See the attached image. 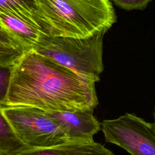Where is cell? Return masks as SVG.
<instances>
[{
    "instance_id": "6da1fadb",
    "label": "cell",
    "mask_w": 155,
    "mask_h": 155,
    "mask_svg": "<svg viewBox=\"0 0 155 155\" xmlns=\"http://www.w3.org/2000/svg\"><path fill=\"white\" fill-rule=\"evenodd\" d=\"M95 82L31 50L13 66L4 106H30L48 112L94 110Z\"/></svg>"
},
{
    "instance_id": "7a4b0ae2",
    "label": "cell",
    "mask_w": 155,
    "mask_h": 155,
    "mask_svg": "<svg viewBox=\"0 0 155 155\" xmlns=\"http://www.w3.org/2000/svg\"><path fill=\"white\" fill-rule=\"evenodd\" d=\"M53 36L86 39L105 31L117 16L110 0H36Z\"/></svg>"
},
{
    "instance_id": "3957f363",
    "label": "cell",
    "mask_w": 155,
    "mask_h": 155,
    "mask_svg": "<svg viewBox=\"0 0 155 155\" xmlns=\"http://www.w3.org/2000/svg\"><path fill=\"white\" fill-rule=\"evenodd\" d=\"M105 33L86 39L43 35L33 50L96 83L99 81L104 70L103 39Z\"/></svg>"
},
{
    "instance_id": "277c9868",
    "label": "cell",
    "mask_w": 155,
    "mask_h": 155,
    "mask_svg": "<svg viewBox=\"0 0 155 155\" xmlns=\"http://www.w3.org/2000/svg\"><path fill=\"white\" fill-rule=\"evenodd\" d=\"M2 110L18 137L30 148H49L70 141L46 111L30 106H3Z\"/></svg>"
},
{
    "instance_id": "5b68a950",
    "label": "cell",
    "mask_w": 155,
    "mask_h": 155,
    "mask_svg": "<svg viewBox=\"0 0 155 155\" xmlns=\"http://www.w3.org/2000/svg\"><path fill=\"white\" fill-rule=\"evenodd\" d=\"M106 142L131 155H155V122H148L133 113L101 122Z\"/></svg>"
},
{
    "instance_id": "8992f818",
    "label": "cell",
    "mask_w": 155,
    "mask_h": 155,
    "mask_svg": "<svg viewBox=\"0 0 155 155\" xmlns=\"http://www.w3.org/2000/svg\"><path fill=\"white\" fill-rule=\"evenodd\" d=\"M93 111L47 112L61 126L70 141L90 142L101 130V123L94 116Z\"/></svg>"
},
{
    "instance_id": "52a82bcc",
    "label": "cell",
    "mask_w": 155,
    "mask_h": 155,
    "mask_svg": "<svg viewBox=\"0 0 155 155\" xmlns=\"http://www.w3.org/2000/svg\"><path fill=\"white\" fill-rule=\"evenodd\" d=\"M0 11L22 19L47 36H53L52 29L39 11L36 0H0Z\"/></svg>"
},
{
    "instance_id": "ba28073f",
    "label": "cell",
    "mask_w": 155,
    "mask_h": 155,
    "mask_svg": "<svg viewBox=\"0 0 155 155\" xmlns=\"http://www.w3.org/2000/svg\"><path fill=\"white\" fill-rule=\"evenodd\" d=\"M14 155H115L103 145L93 141H69L45 148H31Z\"/></svg>"
},
{
    "instance_id": "9c48e42d",
    "label": "cell",
    "mask_w": 155,
    "mask_h": 155,
    "mask_svg": "<svg viewBox=\"0 0 155 155\" xmlns=\"http://www.w3.org/2000/svg\"><path fill=\"white\" fill-rule=\"evenodd\" d=\"M0 25L19 42L25 53L33 50L42 36L45 35L22 19L1 11Z\"/></svg>"
},
{
    "instance_id": "30bf717a",
    "label": "cell",
    "mask_w": 155,
    "mask_h": 155,
    "mask_svg": "<svg viewBox=\"0 0 155 155\" xmlns=\"http://www.w3.org/2000/svg\"><path fill=\"white\" fill-rule=\"evenodd\" d=\"M31 149L18 137L0 107V155H14Z\"/></svg>"
},
{
    "instance_id": "8fae6325",
    "label": "cell",
    "mask_w": 155,
    "mask_h": 155,
    "mask_svg": "<svg viewBox=\"0 0 155 155\" xmlns=\"http://www.w3.org/2000/svg\"><path fill=\"white\" fill-rule=\"evenodd\" d=\"M24 53L20 48L0 42V66L13 65Z\"/></svg>"
},
{
    "instance_id": "7c38bea8",
    "label": "cell",
    "mask_w": 155,
    "mask_h": 155,
    "mask_svg": "<svg viewBox=\"0 0 155 155\" xmlns=\"http://www.w3.org/2000/svg\"><path fill=\"white\" fill-rule=\"evenodd\" d=\"M13 65L0 66V107L5 105Z\"/></svg>"
},
{
    "instance_id": "4fadbf2b",
    "label": "cell",
    "mask_w": 155,
    "mask_h": 155,
    "mask_svg": "<svg viewBox=\"0 0 155 155\" xmlns=\"http://www.w3.org/2000/svg\"><path fill=\"white\" fill-rule=\"evenodd\" d=\"M116 6L125 10H143L153 0H110Z\"/></svg>"
},
{
    "instance_id": "5bb4252c",
    "label": "cell",
    "mask_w": 155,
    "mask_h": 155,
    "mask_svg": "<svg viewBox=\"0 0 155 155\" xmlns=\"http://www.w3.org/2000/svg\"><path fill=\"white\" fill-rule=\"evenodd\" d=\"M0 42L8 45H11L22 50L24 52V50L19 44V42L12 38L1 25H0Z\"/></svg>"
},
{
    "instance_id": "9a60e30c",
    "label": "cell",
    "mask_w": 155,
    "mask_h": 155,
    "mask_svg": "<svg viewBox=\"0 0 155 155\" xmlns=\"http://www.w3.org/2000/svg\"><path fill=\"white\" fill-rule=\"evenodd\" d=\"M154 119H155V107H154Z\"/></svg>"
}]
</instances>
